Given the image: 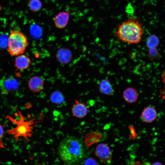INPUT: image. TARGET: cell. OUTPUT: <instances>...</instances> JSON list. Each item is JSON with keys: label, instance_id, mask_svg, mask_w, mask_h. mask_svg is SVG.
<instances>
[{"label": "cell", "instance_id": "cell-23", "mask_svg": "<svg viewBox=\"0 0 165 165\" xmlns=\"http://www.w3.org/2000/svg\"></svg>", "mask_w": 165, "mask_h": 165}, {"label": "cell", "instance_id": "cell-2", "mask_svg": "<svg viewBox=\"0 0 165 165\" xmlns=\"http://www.w3.org/2000/svg\"><path fill=\"white\" fill-rule=\"evenodd\" d=\"M144 31L139 20L133 17L119 24L114 36L119 41L130 44H138L141 41Z\"/></svg>", "mask_w": 165, "mask_h": 165}, {"label": "cell", "instance_id": "cell-20", "mask_svg": "<svg viewBox=\"0 0 165 165\" xmlns=\"http://www.w3.org/2000/svg\"><path fill=\"white\" fill-rule=\"evenodd\" d=\"M84 165H97V163L94 159L89 158L86 160Z\"/></svg>", "mask_w": 165, "mask_h": 165}, {"label": "cell", "instance_id": "cell-19", "mask_svg": "<svg viewBox=\"0 0 165 165\" xmlns=\"http://www.w3.org/2000/svg\"><path fill=\"white\" fill-rule=\"evenodd\" d=\"M162 81L164 83L163 88L161 90L160 96L163 100H165V72L162 75Z\"/></svg>", "mask_w": 165, "mask_h": 165}, {"label": "cell", "instance_id": "cell-9", "mask_svg": "<svg viewBox=\"0 0 165 165\" xmlns=\"http://www.w3.org/2000/svg\"><path fill=\"white\" fill-rule=\"evenodd\" d=\"M157 117L156 110L152 106L145 108L142 111L141 118L144 122L150 123L155 120Z\"/></svg>", "mask_w": 165, "mask_h": 165}, {"label": "cell", "instance_id": "cell-18", "mask_svg": "<svg viewBox=\"0 0 165 165\" xmlns=\"http://www.w3.org/2000/svg\"><path fill=\"white\" fill-rule=\"evenodd\" d=\"M5 125L0 123V148H4L3 140L4 137Z\"/></svg>", "mask_w": 165, "mask_h": 165}, {"label": "cell", "instance_id": "cell-4", "mask_svg": "<svg viewBox=\"0 0 165 165\" xmlns=\"http://www.w3.org/2000/svg\"><path fill=\"white\" fill-rule=\"evenodd\" d=\"M29 45L26 36L21 31L13 30L8 38L7 50L12 56L23 53Z\"/></svg>", "mask_w": 165, "mask_h": 165}, {"label": "cell", "instance_id": "cell-15", "mask_svg": "<svg viewBox=\"0 0 165 165\" xmlns=\"http://www.w3.org/2000/svg\"><path fill=\"white\" fill-rule=\"evenodd\" d=\"M28 6L31 11L34 13L37 12L42 8L41 0H28Z\"/></svg>", "mask_w": 165, "mask_h": 165}, {"label": "cell", "instance_id": "cell-10", "mask_svg": "<svg viewBox=\"0 0 165 165\" xmlns=\"http://www.w3.org/2000/svg\"><path fill=\"white\" fill-rule=\"evenodd\" d=\"M28 84L30 90L34 92H37L43 89L44 83L41 77L38 76H34L30 78Z\"/></svg>", "mask_w": 165, "mask_h": 165}, {"label": "cell", "instance_id": "cell-17", "mask_svg": "<svg viewBox=\"0 0 165 165\" xmlns=\"http://www.w3.org/2000/svg\"><path fill=\"white\" fill-rule=\"evenodd\" d=\"M30 33L32 37L38 38L41 36L42 31L37 25H34L30 28Z\"/></svg>", "mask_w": 165, "mask_h": 165}, {"label": "cell", "instance_id": "cell-13", "mask_svg": "<svg viewBox=\"0 0 165 165\" xmlns=\"http://www.w3.org/2000/svg\"><path fill=\"white\" fill-rule=\"evenodd\" d=\"M15 65L19 70H25L28 68L31 64L30 58L25 55L20 54L17 56L15 60Z\"/></svg>", "mask_w": 165, "mask_h": 165}, {"label": "cell", "instance_id": "cell-11", "mask_svg": "<svg viewBox=\"0 0 165 165\" xmlns=\"http://www.w3.org/2000/svg\"><path fill=\"white\" fill-rule=\"evenodd\" d=\"M98 90L103 94L111 95L113 94L114 90L109 79H101L99 84Z\"/></svg>", "mask_w": 165, "mask_h": 165}, {"label": "cell", "instance_id": "cell-1", "mask_svg": "<svg viewBox=\"0 0 165 165\" xmlns=\"http://www.w3.org/2000/svg\"><path fill=\"white\" fill-rule=\"evenodd\" d=\"M82 141L73 136L66 137L59 144L57 152L60 159L64 163L73 164L81 161L85 155Z\"/></svg>", "mask_w": 165, "mask_h": 165}, {"label": "cell", "instance_id": "cell-3", "mask_svg": "<svg viewBox=\"0 0 165 165\" xmlns=\"http://www.w3.org/2000/svg\"><path fill=\"white\" fill-rule=\"evenodd\" d=\"M16 109L19 115V120H16L9 115H7L5 117L6 119L16 124L15 127L9 129L7 132L9 135H12L16 141L22 137L27 141L28 140L34 133L33 131V128L39 121H36L35 117L29 120H25L21 112L17 108Z\"/></svg>", "mask_w": 165, "mask_h": 165}, {"label": "cell", "instance_id": "cell-5", "mask_svg": "<svg viewBox=\"0 0 165 165\" xmlns=\"http://www.w3.org/2000/svg\"><path fill=\"white\" fill-rule=\"evenodd\" d=\"M19 83L12 76H4L0 80V89L2 95H6L18 90Z\"/></svg>", "mask_w": 165, "mask_h": 165}, {"label": "cell", "instance_id": "cell-12", "mask_svg": "<svg viewBox=\"0 0 165 165\" xmlns=\"http://www.w3.org/2000/svg\"><path fill=\"white\" fill-rule=\"evenodd\" d=\"M56 57L58 61L62 64L69 62L72 57L71 51L68 49L61 48L58 50L56 53Z\"/></svg>", "mask_w": 165, "mask_h": 165}, {"label": "cell", "instance_id": "cell-6", "mask_svg": "<svg viewBox=\"0 0 165 165\" xmlns=\"http://www.w3.org/2000/svg\"><path fill=\"white\" fill-rule=\"evenodd\" d=\"M95 152L96 155L102 163H109L112 159V153L109 147L106 144H99L97 146Z\"/></svg>", "mask_w": 165, "mask_h": 165}, {"label": "cell", "instance_id": "cell-14", "mask_svg": "<svg viewBox=\"0 0 165 165\" xmlns=\"http://www.w3.org/2000/svg\"><path fill=\"white\" fill-rule=\"evenodd\" d=\"M123 97L125 100L129 103H133L136 101L138 93L136 90L132 87L126 89L123 93Z\"/></svg>", "mask_w": 165, "mask_h": 165}, {"label": "cell", "instance_id": "cell-16", "mask_svg": "<svg viewBox=\"0 0 165 165\" xmlns=\"http://www.w3.org/2000/svg\"><path fill=\"white\" fill-rule=\"evenodd\" d=\"M50 100L54 103L60 104L64 101V97L62 93L59 91H54L50 96Z\"/></svg>", "mask_w": 165, "mask_h": 165}, {"label": "cell", "instance_id": "cell-7", "mask_svg": "<svg viewBox=\"0 0 165 165\" xmlns=\"http://www.w3.org/2000/svg\"><path fill=\"white\" fill-rule=\"evenodd\" d=\"M72 7L68 11L60 12L53 18V22L56 27L58 29H63L67 25L70 17V13Z\"/></svg>", "mask_w": 165, "mask_h": 165}, {"label": "cell", "instance_id": "cell-22", "mask_svg": "<svg viewBox=\"0 0 165 165\" xmlns=\"http://www.w3.org/2000/svg\"><path fill=\"white\" fill-rule=\"evenodd\" d=\"M130 165H142L141 163L139 161H136Z\"/></svg>", "mask_w": 165, "mask_h": 165}, {"label": "cell", "instance_id": "cell-8", "mask_svg": "<svg viewBox=\"0 0 165 165\" xmlns=\"http://www.w3.org/2000/svg\"><path fill=\"white\" fill-rule=\"evenodd\" d=\"M72 115L78 118L85 117L88 113V108L83 103L76 100L72 108Z\"/></svg>", "mask_w": 165, "mask_h": 165}, {"label": "cell", "instance_id": "cell-21", "mask_svg": "<svg viewBox=\"0 0 165 165\" xmlns=\"http://www.w3.org/2000/svg\"><path fill=\"white\" fill-rule=\"evenodd\" d=\"M152 165H163L161 163L159 162H156L153 163Z\"/></svg>", "mask_w": 165, "mask_h": 165}]
</instances>
